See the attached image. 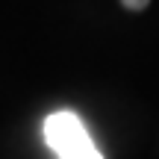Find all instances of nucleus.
I'll use <instances>...</instances> for the list:
<instances>
[{"instance_id": "obj_1", "label": "nucleus", "mask_w": 159, "mask_h": 159, "mask_svg": "<svg viewBox=\"0 0 159 159\" xmlns=\"http://www.w3.org/2000/svg\"><path fill=\"white\" fill-rule=\"evenodd\" d=\"M41 133H44V144L53 150L56 159H103L97 144L91 142L89 127L71 109H59L47 115Z\"/></svg>"}, {"instance_id": "obj_2", "label": "nucleus", "mask_w": 159, "mask_h": 159, "mask_svg": "<svg viewBox=\"0 0 159 159\" xmlns=\"http://www.w3.org/2000/svg\"><path fill=\"white\" fill-rule=\"evenodd\" d=\"M121 3H124L127 9H133V12H139V9H144V6H148L150 0H121Z\"/></svg>"}]
</instances>
